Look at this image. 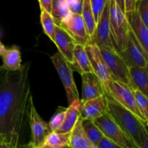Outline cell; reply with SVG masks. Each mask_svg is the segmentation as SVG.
Returning a JSON list of instances; mask_svg holds the SVG:
<instances>
[{"label":"cell","instance_id":"cell-1","mask_svg":"<svg viewBox=\"0 0 148 148\" xmlns=\"http://www.w3.org/2000/svg\"><path fill=\"white\" fill-rule=\"evenodd\" d=\"M30 66L27 62L16 72L7 71L0 81V139L14 147H18L31 96Z\"/></svg>","mask_w":148,"mask_h":148},{"label":"cell","instance_id":"cell-2","mask_svg":"<svg viewBox=\"0 0 148 148\" xmlns=\"http://www.w3.org/2000/svg\"><path fill=\"white\" fill-rule=\"evenodd\" d=\"M106 95L107 113L126 135L139 148H142L148 139L147 126L140 121L132 113L117 103L111 97Z\"/></svg>","mask_w":148,"mask_h":148},{"label":"cell","instance_id":"cell-3","mask_svg":"<svg viewBox=\"0 0 148 148\" xmlns=\"http://www.w3.org/2000/svg\"><path fill=\"white\" fill-rule=\"evenodd\" d=\"M109 23L113 48L115 51L121 53L125 49L130 27L125 14L119 8L115 0H110Z\"/></svg>","mask_w":148,"mask_h":148},{"label":"cell","instance_id":"cell-4","mask_svg":"<svg viewBox=\"0 0 148 148\" xmlns=\"http://www.w3.org/2000/svg\"><path fill=\"white\" fill-rule=\"evenodd\" d=\"M104 88L107 95L111 97L120 106L132 113L140 121L147 126V121L139 111L134 94L129 85L111 79L108 84L104 85Z\"/></svg>","mask_w":148,"mask_h":148},{"label":"cell","instance_id":"cell-5","mask_svg":"<svg viewBox=\"0 0 148 148\" xmlns=\"http://www.w3.org/2000/svg\"><path fill=\"white\" fill-rule=\"evenodd\" d=\"M93 121L104 137L117 145L122 148H139L114 122L107 111Z\"/></svg>","mask_w":148,"mask_h":148},{"label":"cell","instance_id":"cell-6","mask_svg":"<svg viewBox=\"0 0 148 148\" xmlns=\"http://www.w3.org/2000/svg\"><path fill=\"white\" fill-rule=\"evenodd\" d=\"M99 50L111 72L112 79L130 86L131 84L130 67L121 55L113 49L99 48Z\"/></svg>","mask_w":148,"mask_h":148},{"label":"cell","instance_id":"cell-7","mask_svg":"<svg viewBox=\"0 0 148 148\" xmlns=\"http://www.w3.org/2000/svg\"><path fill=\"white\" fill-rule=\"evenodd\" d=\"M51 60L62 79L66 91L68 103L70 105L74 101L79 99V92L74 80L72 65L65 60L59 52L51 56Z\"/></svg>","mask_w":148,"mask_h":148},{"label":"cell","instance_id":"cell-8","mask_svg":"<svg viewBox=\"0 0 148 148\" xmlns=\"http://www.w3.org/2000/svg\"><path fill=\"white\" fill-rule=\"evenodd\" d=\"M27 117L31 130L32 140L30 143L33 147L43 148L46 137L51 132V130L49 129V124L40 117L38 113L32 96H30L29 99Z\"/></svg>","mask_w":148,"mask_h":148},{"label":"cell","instance_id":"cell-9","mask_svg":"<svg viewBox=\"0 0 148 148\" xmlns=\"http://www.w3.org/2000/svg\"><path fill=\"white\" fill-rule=\"evenodd\" d=\"M119 54L125 61L129 67H148V55L143 50L131 30L129 32L125 49Z\"/></svg>","mask_w":148,"mask_h":148},{"label":"cell","instance_id":"cell-10","mask_svg":"<svg viewBox=\"0 0 148 148\" xmlns=\"http://www.w3.org/2000/svg\"><path fill=\"white\" fill-rule=\"evenodd\" d=\"M85 48L92 73L96 75L103 85H106L113 79L100 52L99 48L96 45L91 43L86 45Z\"/></svg>","mask_w":148,"mask_h":148},{"label":"cell","instance_id":"cell-11","mask_svg":"<svg viewBox=\"0 0 148 148\" xmlns=\"http://www.w3.org/2000/svg\"><path fill=\"white\" fill-rule=\"evenodd\" d=\"M109 4L110 0H107L95 32L90 38L89 43L96 45L98 48H108L114 49L110 37Z\"/></svg>","mask_w":148,"mask_h":148},{"label":"cell","instance_id":"cell-12","mask_svg":"<svg viewBox=\"0 0 148 148\" xmlns=\"http://www.w3.org/2000/svg\"><path fill=\"white\" fill-rule=\"evenodd\" d=\"M82 77V98L81 103L103 95L106 94L103 84L92 72L84 73Z\"/></svg>","mask_w":148,"mask_h":148},{"label":"cell","instance_id":"cell-13","mask_svg":"<svg viewBox=\"0 0 148 148\" xmlns=\"http://www.w3.org/2000/svg\"><path fill=\"white\" fill-rule=\"evenodd\" d=\"M107 98L103 95L82 103L79 118L82 121H94L107 111Z\"/></svg>","mask_w":148,"mask_h":148},{"label":"cell","instance_id":"cell-14","mask_svg":"<svg viewBox=\"0 0 148 148\" xmlns=\"http://www.w3.org/2000/svg\"><path fill=\"white\" fill-rule=\"evenodd\" d=\"M60 27L64 29L72 36L76 43L85 46L89 44L90 37L85 30L81 14H72L70 18L61 25Z\"/></svg>","mask_w":148,"mask_h":148},{"label":"cell","instance_id":"cell-15","mask_svg":"<svg viewBox=\"0 0 148 148\" xmlns=\"http://www.w3.org/2000/svg\"><path fill=\"white\" fill-rule=\"evenodd\" d=\"M54 43L59 49V52L65 60L73 64V51L77 44L72 36L60 26L56 25L54 33Z\"/></svg>","mask_w":148,"mask_h":148},{"label":"cell","instance_id":"cell-16","mask_svg":"<svg viewBox=\"0 0 148 148\" xmlns=\"http://www.w3.org/2000/svg\"><path fill=\"white\" fill-rule=\"evenodd\" d=\"M130 30L134 35L143 50L148 55V27L145 25L139 15L137 8L131 14H125Z\"/></svg>","mask_w":148,"mask_h":148},{"label":"cell","instance_id":"cell-17","mask_svg":"<svg viewBox=\"0 0 148 148\" xmlns=\"http://www.w3.org/2000/svg\"><path fill=\"white\" fill-rule=\"evenodd\" d=\"M82 103L80 100L76 99L65 110V115L62 125L56 131L59 134L70 133L75 124L79 118Z\"/></svg>","mask_w":148,"mask_h":148},{"label":"cell","instance_id":"cell-18","mask_svg":"<svg viewBox=\"0 0 148 148\" xmlns=\"http://www.w3.org/2000/svg\"><path fill=\"white\" fill-rule=\"evenodd\" d=\"M1 56L3 62L1 66L5 70L16 72L19 70L23 65L21 64V53L18 46H13L10 49H6Z\"/></svg>","mask_w":148,"mask_h":148},{"label":"cell","instance_id":"cell-19","mask_svg":"<svg viewBox=\"0 0 148 148\" xmlns=\"http://www.w3.org/2000/svg\"><path fill=\"white\" fill-rule=\"evenodd\" d=\"M73 71H76L80 75L92 72L87 56L85 46L77 43L73 51V64H72Z\"/></svg>","mask_w":148,"mask_h":148},{"label":"cell","instance_id":"cell-20","mask_svg":"<svg viewBox=\"0 0 148 148\" xmlns=\"http://www.w3.org/2000/svg\"><path fill=\"white\" fill-rule=\"evenodd\" d=\"M131 84L130 86L135 87L144 95H148V67L131 66L130 67Z\"/></svg>","mask_w":148,"mask_h":148},{"label":"cell","instance_id":"cell-21","mask_svg":"<svg viewBox=\"0 0 148 148\" xmlns=\"http://www.w3.org/2000/svg\"><path fill=\"white\" fill-rule=\"evenodd\" d=\"M92 146L87 137L82 127V120H77L70 132L69 148H90Z\"/></svg>","mask_w":148,"mask_h":148},{"label":"cell","instance_id":"cell-22","mask_svg":"<svg viewBox=\"0 0 148 148\" xmlns=\"http://www.w3.org/2000/svg\"><path fill=\"white\" fill-rule=\"evenodd\" d=\"M72 13L69 10L66 0H53L51 15L53 18L55 24L60 26L67 21Z\"/></svg>","mask_w":148,"mask_h":148},{"label":"cell","instance_id":"cell-23","mask_svg":"<svg viewBox=\"0 0 148 148\" xmlns=\"http://www.w3.org/2000/svg\"><path fill=\"white\" fill-rule=\"evenodd\" d=\"M70 133L59 134L51 132L46 137L43 148H64L69 146Z\"/></svg>","mask_w":148,"mask_h":148},{"label":"cell","instance_id":"cell-24","mask_svg":"<svg viewBox=\"0 0 148 148\" xmlns=\"http://www.w3.org/2000/svg\"><path fill=\"white\" fill-rule=\"evenodd\" d=\"M81 16H82V21L85 25L87 33L90 38L96 28V24H95L92 10H91L90 0H83V6H82Z\"/></svg>","mask_w":148,"mask_h":148},{"label":"cell","instance_id":"cell-25","mask_svg":"<svg viewBox=\"0 0 148 148\" xmlns=\"http://www.w3.org/2000/svg\"><path fill=\"white\" fill-rule=\"evenodd\" d=\"M82 127L87 137L92 145L97 146L104 137L103 134L98 128L93 121H82Z\"/></svg>","mask_w":148,"mask_h":148},{"label":"cell","instance_id":"cell-26","mask_svg":"<svg viewBox=\"0 0 148 148\" xmlns=\"http://www.w3.org/2000/svg\"><path fill=\"white\" fill-rule=\"evenodd\" d=\"M40 23L43 27V31L48 37L54 43V33L56 24L51 14L41 10L40 12Z\"/></svg>","mask_w":148,"mask_h":148},{"label":"cell","instance_id":"cell-27","mask_svg":"<svg viewBox=\"0 0 148 148\" xmlns=\"http://www.w3.org/2000/svg\"><path fill=\"white\" fill-rule=\"evenodd\" d=\"M130 88L132 90L134 94V99H135L136 103L139 108V111H140L143 116L145 119L148 121V102H147V96L143 93L140 90L136 88L135 87L130 86Z\"/></svg>","mask_w":148,"mask_h":148},{"label":"cell","instance_id":"cell-28","mask_svg":"<svg viewBox=\"0 0 148 148\" xmlns=\"http://www.w3.org/2000/svg\"><path fill=\"white\" fill-rule=\"evenodd\" d=\"M106 1L107 0H90L91 10L96 25L101 18Z\"/></svg>","mask_w":148,"mask_h":148},{"label":"cell","instance_id":"cell-29","mask_svg":"<svg viewBox=\"0 0 148 148\" xmlns=\"http://www.w3.org/2000/svg\"><path fill=\"white\" fill-rule=\"evenodd\" d=\"M65 110H66V108H64L58 109L56 113H55L54 115L51 119L50 121L48 124L51 132H56L60 127V126L62 125V122L64 121V119Z\"/></svg>","mask_w":148,"mask_h":148},{"label":"cell","instance_id":"cell-30","mask_svg":"<svg viewBox=\"0 0 148 148\" xmlns=\"http://www.w3.org/2000/svg\"><path fill=\"white\" fill-rule=\"evenodd\" d=\"M137 11L142 21L148 27V0H140L137 3Z\"/></svg>","mask_w":148,"mask_h":148},{"label":"cell","instance_id":"cell-31","mask_svg":"<svg viewBox=\"0 0 148 148\" xmlns=\"http://www.w3.org/2000/svg\"><path fill=\"white\" fill-rule=\"evenodd\" d=\"M66 3L72 14H81L83 6V0H66Z\"/></svg>","mask_w":148,"mask_h":148},{"label":"cell","instance_id":"cell-32","mask_svg":"<svg viewBox=\"0 0 148 148\" xmlns=\"http://www.w3.org/2000/svg\"><path fill=\"white\" fill-rule=\"evenodd\" d=\"M137 0H124V10L125 14H131L137 8Z\"/></svg>","mask_w":148,"mask_h":148},{"label":"cell","instance_id":"cell-33","mask_svg":"<svg viewBox=\"0 0 148 148\" xmlns=\"http://www.w3.org/2000/svg\"><path fill=\"white\" fill-rule=\"evenodd\" d=\"M97 146H98V147L101 148H122L120 147V146L116 145L115 143L111 142V140H109L105 137L101 140V142L98 143Z\"/></svg>","mask_w":148,"mask_h":148},{"label":"cell","instance_id":"cell-34","mask_svg":"<svg viewBox=\"0 0 148 148\" xmlns=\"http://www.w3.org/2000/svg\"><path fill=\"white\" fill-rule=\"evenodd\" d=\"M52 1H53V0H47V1L38 0L40 10H43V11L46 12H48L49 14H51L52 8Z\"/></svg>","mask_w":148,"mask_h":148},{"label":"cell","instance_id":"cell-35","mask_svg":"<svg viewBox=\"0 0 148 148\" xmlns=\"http://www.w3.org/2000/svg\"><path fill=\"white\" fill-rule=\"evenodd\" d=\"M0 148H17V147H14L5 140L0 139Z\"/></svg>","mask_w":148,"mask_h":148},{"label":"cell","instance_id":"cell-36","mask_svg":"<svg viewBox=\"0 0 148 148\" xmlns=\"http://www.w3.org/2000/svg\"><path fill=\"white\" fill-rule=\"evenodd\" d=\"M115 2L119 8L121 12L125 14V10H124V0H115Z\"/></svg>","mask_w":148,"mask_h":148},{"label":"cell","instance_id":"cell-37","mask_svg":"<svg viewBox=\"0 0 148 148\" xmlns=\"http://www.w3.org/2000/svg\"><path fill=\"white\" fill-rule=\"evenodd\" d=\"M17 148H36L35 147H33V145L31 144V143H28L27 144H25V145H22L18 146Z\"/></svg>","mask_w":148,"mask_h":148},{"label":"cell","instance_id":"cell-38","mask_svg":"<svg viewBox=\"0 0 148 148\" xmlns=\"http://www.w3.org/2000/svg\"><path fill=\"white\" fill-rule=\"evenodd\" d=\"M6 49H7V48L4 46V45L1 42V40H0V56H1V55L3 54V53H4V51L6 50Z\"/></svg>","mask_w":148,"mask_h":148},{"label":"cell","instance_id":"cell-39","mask_svg":"<svg viewBox=\"0 0 148 148\" xmlns=\"http://www.w3.org/2000/svg\"><path fill=\"white\" fill-rule=\"evenodd\" d=\"M90 148H101V147H98V146H95V145H92V147H91Z\"/></svg>","mask_w":148,"mask_h":148},{"label":"cell","instance_id":"cell-40","mask_svg":"<svg viewBox=\"0 0 148 148\" xmlns=\"http://www.w3.org/2000/svg\"><path fill=\"white\" fill-rule=\"evenodd\" d=\"M64 148H69V147H64Z\"/></svg>","mask_w":148,"mask_h":148}]
</instances>
